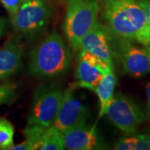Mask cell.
<instances>
[{
  "label": "cell",
  "mask_w": 150,
  "mask_h": 150,
  "mask_svg": "<svg viewBox=\"0 0 150 150\" xmlns=\"http://www.w3.org/2000/svg\"><path fill=\"white\" fill-rule=\"evenodd\" d=\"M137 145V137L136 135L123 138L119 139L114 144V149L117 150H135Z\"/></svg>",
  "instance_id": "e0dca14e"
},
{
  "label": "cell",
  "mask_w": 150,
  "mask_h": 150,
  "mask_svg": "<svg viewBox=\"0 0 150 150\" xmlns=\"http://www.w3.org/2000/svg\"><path fill=\"white\" fill-rule=\"evenodd\" d=\"M52 17V8L46 0H26L12 18L13 30L27 38L38 36Z\"/></svg>",
  "instance_id": "277c9868"
},
{
  "label": "cell",
  "mask_w": 150,
  "mask_h": 150,
  "mask_svg": "<svg viewBox=\"0 0 150 150\" xmlns=\"http://www.w3.org/2000/svg\"><path fill=\"white\" fill-rule=\"evenodd\" d=\"M137 145L135 150H149L150 149V131L145 134L136 135Z\"/></svg>",
  "instance_id": "d6986e66"
},
{
  "label": "cell",
  "mask_w": 150,
  "mask_h": 150,
  "mask_svg": "<svg viewBox=\"0 0 150 150\" xmlns=\"http://www.w3.org/2000/svg\"><path fill=\"white\" fill-rule=\"evenodd\" d=\"M119 38L118 54L124 73L135 78L150 73V53L148 48L137 47L128 39Z\"/></svg>",
  "instance_id": "9c48e42d"
},
{
  "label": "cell",
  "mask_w": 150,
  "mask_h": 150,
  "mask_svg": "<svg viewBox=\"0 0 150 150\" xmlns=\"http://www.w3.org/2000/svg\"><path fill=\"white\" fill-rule=\"evenodd\" d=\"M1 34H2V26H1V23H0V37H1Z\"/></svg>",
  "instance_id": "7402d4cb"
},
{
  "label": "cell",
  "mask_w": 150,
  "mask_h": 150,
  "mask_svg": "<svg viewBox=\"0 0 150 150\" xmlns=\"http://www.w3.org/2000/svg\"><path fill=\"white\" fill-rule=\"evenodd\" d=\"M116 85V77L113 72V68H111L103 75L101 81L96 87L94 93L99 100V115L98 118H102L106 114L107 109L112 98L114 96V88Z\"/></svg>",
  "instance_id": "4fadbf2b"
},
{
  "label": "cell",
  "mask_w": 150,
  "mask_h": 150,
  "mask_svg": "<svg viewBox=\"0 0 150 150\" xmlns=\"http://www.w3.org/2000/svg\"><path fill=\"white\" fill-rule=\"evenodd\" d=\"M23 48L15 40H8L0 48V80L17 73L22 66Z\"/></svg>",
  "instance_id": "7c38bea8"
},
{
  "label": "cell",
  "mask_w": 150,
  "mask_h": 150,
  "mask_svg": "<svg viewBox=\"0 0 150 150\" xmlns=\"http://www.w3.org/2000/svg\"><path fill=\"white\" fill-rule=\"evenodd\" d=\"M146 91H147V99H148V109L150 114V81L146 85Z\"/></svg>",
  "instance_id": "44dd1931"
},
{
  "label": "cell",
  "mask_w": 150,
  "mask_h": 150,
  "mask_svg": "<svg viewBox=\"0 0 150 150\" xmlns=\"http://www.w3.org/2000/svg\"><path fill=\"white\" fill-rule=\"evenodd\" d=\"M88 117V108L75 97L74 90L69 88L64 92L63 99L53 125L61 133H64L85 124Z\"/></svg>",
  "instance_id": "ba28073f"
},
{
  "label": "cell",
  "mask_w": 150,
  "mask_h": 150,
  "mask_svg": "<svg viewBox=\"0 0 150 150\" xmlns=\"http://www.w3.org/2000/svg\"><path fill=\"white\" fill-rule=\"evenodd\" d=\"M138 1L144 12L147 23L150 29V0H138Z\"/></svg>",
  "instance_id": "ffe728a7"
},
{
  "label": "cell",
  "mask_w": 150,
  "mask_h": 150,
  "mask_svg": "<svg viewBox=\"0 0 150 150\" xmlns=\"http://www.w3.org/2000/svg\"><path fill=\"white\" fill-rule=\"evenodd\" d=\"M103 18L118 38L150 45V29L138 0H103Z\"/></svg>",
  "instance_id": "6da1fadb"
},
{
  "label": "cell",
  "mask_w": 150,
  "mask_h": 150,
  "mask_svg": "<svg viewBox=\"0 0 150 150\" xmlns=\"http://www.w3.org/2000/svg\"><path fill=\"white\" fill-rule=\"evenodd\" d=\"M100 10L98 0H68L64 30L74 51L79 50L82 38L98 21Z\"/></svg>",
  "instance_id": "3957f363"
},
{
  "label": "cell",
  "mask_w": 150,
  "mask_h": 150,
  "mask_svg": "<svg viewBox=\"0 0 150 150\" xmlns=\"http://www.w3.org/2000/svg\"><path fill=\"white\" fill-rule=\"evenodd\" d=\"M148 50L149 51V53H150V47H149V48H148Z\"/></svg>",
  "instance_id": "603a6c76"
},
{
  "label": "cell",
  "mask_w": 150,
  "mask_h": 150,
  "mask_svg": "<svg viewBox=\"0 0 150 150\" xmlns=\"http://www.w3.org/2000/svg\"><path fill=\"white\" fill-rule=\"evenodd\" d=\"M111 68H113L112 65L85 50L79 49L76 66L77 85L94 92L103 75Z\"/></svg>",
  "instance_id": "52a82bcc"
},
{
  "label": "cell",
  "mask_w": 150,
  "mask_h": 150,
  "mask_svg": "<svg viewBox=\"0 0 150 150\" xmlns=\"http://www.w3.org/2000/svg\"><path fill=\"white\" fill-rule=\"evenodd\" d=\"M105 115L113 126L126 134L134 133L146 120L145 114L134 100L120 93L113 96Z\"/></svg>",
  "instance_id": "8992f818"
},
{
  "label": "cell",
  "mask_w": 150,
  "mask_h": 150,
  "mask_svg": "<svg viewBox=\"0 0 150 150\" xmlns=\"http://www.w3.org/2000/svg\"><path fill=\"white\" fill-rule=\"evenodd\" d=\"M63 134L65 149L69 150H93L102 147L95 126L83 124L69 129Z\"/></svg>",
  "instance_id": "8fae6325"
},
{
  "label": "cell",
  "mask_w": 150,
  "mask_h": 150,
  "mask_svg": "<svg viewBox=\"0 0 150 150\" xmlns=\"http://www.w3.org/2000/svg\"><path fill=\"white\" fill-rule=\"evenodd\" d=\"M73 55L62 36L53 31L33 48L29 54L28 69L33 76L55 78L64 74Z\"/></svg>",
  "instance_id": "7a4b0ae2"
},
{
  "label": "cell",
  "mask_w": 150,
  "mask_h": 150,
  "mask_svg": "<svg viewBox=\"0 0 150 150\" xmlns=\"http://www.w3.org/2000/svg\"><path fill=\"white\" fill-rule=\"evenodd\" d=\"M40 150H63L65 149L63 134L54 125L46 128L43 132L38 149Z\"/></svg>",
  "instance_id": "5bb4252c"
},
{
  "label": "cell",
  "mask_w": 150,
  "mask_h": 150,
  "mask_svg": "<svg viewBox=\"0 0 150 150\" xmlns=\"http://www.w3.org/2000/svg\"><path fill=\"white\" fill-rule=\"evenodd\" d=\"M111 32L108 28L98 21L91 30L82 38L80 48L96 56L103 61L112 65Z\"/></svg>",
  "instance_id": "30bf717a"
},
{
  "label": "cell",
  "mask_w": 150,
  "mask_h": 150,
  "mask_svg": "<svg viewBox=\"0 0 150 150\" xmlns=\"http://www.w3.org/2000/svg\"><path fill=\"white\" fill-rule=\"evenodd\" d=\"M64 90L57 84H42L34 92L27 119L28 124L43 128L52 126L64 96Z\"/></svg>",
  "instance_id": "5b68a950"
},
{
  "label": "cell",
  "mask_w": 150,
  "mask_h": 150,
  "mask_svg": "<svg viewBox=\"0 0 150 150\" xmlns=\"http://www.w3.org/2000/svg\"><path fill=\"white\" fill-rule=\"evenodd\" d=\"M25 1L26 0H0V3L5 8L12 18Z\"/></svg>",
  "instance_id": "ac0fdd59"
},
{
  "label": "cell",
  "mask_w": 150,
  "mask_h": 150,
  "mask_svg": "<svg viewBox=\"0 0 150 150\" xmlns=\"http://www.w3.org/2000/svg\"><path fill=\"white\" fill-rule=\"evenodd\" d=\"M14 127L9 120L0 118V150H7L13 145Z\"/></svg>",
  "instance_id": "9a60e30c"
},
{
  "label": "cell",
  "mask_w": 150,
  "mask_h": 150,
  "mask_svg": "<svg viewBox=\"0 0 150 150\" xmlns=\"http://www.w3.org/2000/svg\"><path fill=\"white\" fill-rule=\"evenodd\" d=\"M17 86L12 83H0V106L10 103L16 96Z\"/></svg>",
  "instance_id": "2e32d148"
}]
</instances>
